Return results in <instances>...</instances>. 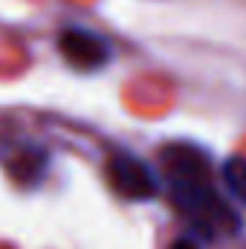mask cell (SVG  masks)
Listing matches in <instances>:
<instances>
[{
    "mask_svg": "<svg viewBox=\"0 0 246 249\" xmlns=\"http://www.w3.org/2000/svg\"><path fill=\"white\" fill-rule=\"evenodd\" d=\"M171 203L185 214V220L194 226L203 238H223L241 232V214L214 191L209 183V174H183L168 177Z\"/></svg>",
    "mask_w": 246,
    "mask_h": 249,
    "instance_id": "obj_1",
    "label": "cell"
},
{
    "mask_svg": "<svg viewBox=\"0 0 246 249\" xmlns=\"http://www.w3.org/2000/svg\"><path fill=\"white\" fill-rule=\"evenodd\" d=\"M107 177H110L113 188L127 200H154L159 194V180L151 171V165H145L139 157L124 154V151L110 157Z\"/></svg>",
    "mask_w": 246,
    "mask_h": 249,
    "instance_id": "obj_2",
    "label": "cell"
},
{
    "mask_svg": "<svg viewBox=\"0 0 246 249\" xmlns=\"http://www.w3.org/2000/svg\"><path fill=\"white\" fill-rule=\"evenodd\" d=\"M58 50L75 70H102L110 61V44L87 29H64Z\"/></svg>",
    "mask_w": 246,
    "mask_h": 249,
    "instance_id": "obj_3",
    "label": "cell"
},
{
    "mask_svg": "<svg viewBox=\"0 0 246 249\" xmlns=\"http://www.w3.org/2000/svg\"><path fill=\"white\" fill-rule=\"evenodd\" d=\"M223 183L229 188V194L246 203V157H229L223 162Z\"/></svg>",
    "mask_w": 246,
    "mask_h": 249,
    "instance_id": "obj_4",
    "label": "cell"
},
{
    "mask_svg": "<svg viewBox=\"0 0 246 249\" xmlns=\"http://www.w3.org/2000/svg\"><path fill=\"white\" fill-rule=\"evenodd\" d=\"M168 249H203V247H200L194 238H177V241H174Z\"/></svg>",
    "mask_w": 246,
    "mask_h": 249,
    "instance_id": "obj_5",
    "label": "cell"
}]
</instances>
